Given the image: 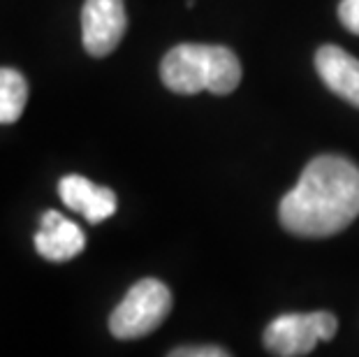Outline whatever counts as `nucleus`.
I'll list each match as a JSON object with an SVG mask.
<instances>
[{
	"label": "nucleus",
	"mask_w": 359,
	"mask_h": 357,
	"mask_svg": "<svg viewBox=\"0 0 359 357\" xmlns=\"http://www.w3.org/2000/svg\"><path fill=\"white\" fill-rule=\"evenodd\" d=\"M359 216V167L341 156H318L280 200V225L297 237H332Z\"/></svg>",
	"instance_id": "obj_1"
},
{
	"label": "nucleus",
	"mask_w": 359,
	"mask_h": 357,
	"mask_svg": "<svg viewBox=\"0 0 359 357\" xmlns=\"http://www.w3.org/2000/svg\"><path fill=\"white\" fill-rule=\"evenodd\" d=\"M160 79L181 95H195L200 90L227 95L239 86L241 63L232 49L220 44H179L165 54Z\"/></svg>",
	"instance_id": "obj_2"
},
{
	"label": "nucleus",
	"mask_w": 359,
	"mask_h": 357,
	"mask_svg": "<svg viewBox=\"0 0 359 357\" xmlns=\"http://www.w3.org/2000/svg\"><path fill=\"white\" fill-rule=\"evenodd\" d=\"M172 311V292L163 281L142 278L130 288L123 302L114 309L109 332L116 339H142L158 330Z\"/></svg>",
	"instance_id": "obj_3"
},
{
	"label": "nucleus",
	"mask_w": 359,
	"mask_h": 357,
	"mask_svg": "<svg viewBox=\"0 0 359 357\" xmlns=\"http://www.w3.org/2000/svg\"><path fill=\"white\" fill-rule=\"evenodd\" d=\"M339 321L330 311L313 314H283L266 325L264 346L266 351L280 357L311 355L318 341L334 339Z\"/></svg>",
	"instance_id": "obj_4"
},
{
	"label": "nucleus",
	"mask_w": 359,
	"mask_h": 357,
	"mask_svg": "<svg viewBox=\"0 0 359 357\" xmlns=\"http://www.w3.org/2000/svg\"><path fill=\"white\" fill-rule=\"evenodd\" d=\"M128 19L123 0H86L81 10V40L90 56H109L123 40Z\"/></svg>",
	"instance_id": "obj_5"
},
{
	"label": "nucleus",
	"mask_w": 359,
	"mask_h": 357,
	"mask_svg": "<svg viewBox=\"0 0 359 357\" xmlns=\"http://www.w3.org/2000/svg\"><path fill=\"white\" fill-rule=\"evenodd\" d=\"M58 195L65 202L67 209L77 211L90 225H97L116 214V193L107 186H97L79 174H67L60 179Z\"/></svg>",
	"instance_id": "obj_6"
},
{
	"label": "nucleus",
	"mask_w": 359,
	"mask_h": 357,
	"mask_svg": "<svg viewBox=\"0 0 359 357\" xmlns=\"http://www.w3.org/2000/svg\"><path fill=\"white\" fill-rule=\"evenodd\" d=\"M86 246L83 230L58 211L49 209L40 218V232L35 234V250L49 262H67Z\"/></svg>",
	"instance_id": "obj_7"
},
{
	"label": "nucleus",
	"mask_w": 359,
	"mask_h": 357,
	"mask_svg": "<svg viewBox=\"0 0 359 357\" xmlns=\"http://www.w3.org/2000/svg\"><path fill=\"white\" fill-rule=\"evenodd\" d=\"M316 70L332 93L359 107V60L346 49L327 44L316 54Z\"/></svg>",
	"instance_id": "obj_8"
},
{
	"label": "nucleus",
	"mask_w": 359,
	"mask_h": 357,
	"mask_svg": "<svg viewBox=\"0 0 359 357\" xmlns=\"http://www.w3.org/2000/svg\"><path fill=\"white\" fill-rule=\"evenodd\" d=\"M28 102V83L14 67H0V126L21 119Z\"/></svg>",
	"instance_id": "obj_9"
},
{
	"label": "nucleus",
	"mask_w": 359,
	"mask_h": 357,
	"mask_svg": "<svg viewBox=\"0 0 359 357\" xmlns=\"http://www.w3.org/2000/svg\"><path fill=\"white\" fill-rule=\"evenodd\" d=\"M339 19L350 33L359 35V0H341Z\"/></svg>",
	"instance_id": "obj_10"
},
{
	"label": "nucleus",
	"mask_w": 359,
	"mask_h": 357,
	"mask_svg": "<svg viewBox=\"0 0 359 357\" xmlns=\"http://www.w3.org/2000/svg\"><path fill=\"white\" fill-rule=\"evenodd\" d=\"M170 355L172 357H227L230 353L218 346H195V348H177Z\"/></svg>",
	"instance_id": "obj_11"
}]
</instances>
